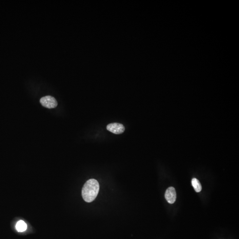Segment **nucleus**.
<instances>
[{"mask_svg": "<svg viewBox=\"0 0 239 239\" xmlns=\"http://www.w3.org/2000/svg\"><path fill=\"white\" fill-rule=\"evenodd\" d=\"M165 197L168 203H174L176 199V193L175 188L173 187H170L166 189Z\"/></svg>", "mask_w": 239, "mask_h": 239, "instance_id": "obj_4", "label": "nucleus"}, {"mask_svg": "<svg viewBox=\"0 0 239 239\" xmlns=\"http://www.w3.org/2000/svg\"><path fill=\"white\" fill-rule=\"evenodd\" d=\"M16 228L18 232H23L26 230L27 228V225L23 221L21 220L17 223Z\"/></svg>", "mask_w": 239, "mask_h": 239, "instance_id": "obj_5", "label": "nucleus"}, {"mask_svg": "<svg viewBox=\"0 0 239 239\" xmlns=\"http://www.w3.org/2000/svg\"><path fill=\"white\" fill-rule=\"evenodd\" d=\"M99 183L95 179H90L84 185L82 195L85 201L91 202L95 200L99 190Z\"/></svg>", "mask_w": 239, "mask_h": 239, "instance_id": "obj_1", "label": "nucleus"}, {"mask_svg": "<svg viewBox=\"0 0 239 239\" xmlns=\"http://www.w3.org/2000/svg\"><path fill=\"white\" fill-rule=\"evenodd\" d=\"M108 131L115 134H122L124 132L125 128L121 124L118 123H112L106 127Z\"/></svg>", "mask_w": 239, "mask_h": 239, "instance_id": "obj_3", "label": "nucleus"}, {"mask_svg": "<svg viewBox=\"0 0 239 239\" xmlns=\"http://www.w3.org/2000/svg\"><path fill=\"white\" fill-rule=\"evenodd\" d=\"M191 182H192V186L196 192H200L201 191L202 186L199 180L197 179L196 178H194L192 179Z\"/></svg>", "mask_w": 239, "mask_h": 239, "instance_id": "obj_6", "label": "nucleus"}, {"mask_svg": "<svg viewBox=\"0 0 239 239\" xmlns=\"http://www.w3.org/2000/svg\"><path fill=\"white\" fill-rule=\"evenodd\" d=\"M41 104L48 108H55L58 105L56 99L50 96H47L43 97L40 100Z\"/></svg>", "mask_w": 239, "mask_h": 239, "instance_id": "obj_2", "label": "nucleus"}]
</instances>
